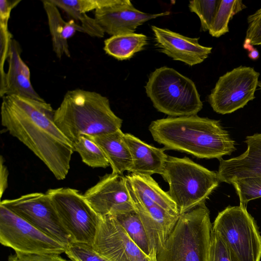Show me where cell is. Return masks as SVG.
I'll list each match as a JSON object with an SVG mask.
<instances>
[{
  "mask_svg": "<svg viewBox=\"0 0 261 261\" xmlns=\"http://www.w3.org/2000/svg\"><path fill=\"white\" fill-rule=\"evenodd\" d=\"M154 140L165 149L177 150L200 159H218L236 150L235 142L219 120L197 115L168 117L152 121Z\"/></svg>",
  "mask_w": 261,
  "mask_h": 261,
  "instance_id": "2",
  "label": "cell"
},
{
  "mask_svg": "<svg viewBox=\"0 0 261 261\" xmlns=\"http://www.w3.org/2000/svg\"><path fill=\"white\" fill-rule=\"evenodd\" d=\"M65 253L71 261H109L98 253L93 245L71 242L66 247Z\"/></svg>",
  "mask_w": 261,
  "mask_h": 261,
  "instance_id": "31",
  "label": "cell"
},
{
  "mask_svg": "<svg viewBox=\"0 0 261 261\" xmlns=\"http://www.w3.org/2000/svg\"><path fill=\"white\" fill-rule=\"evenodd\" d=\"M125 177L127 185L133 189L153 200L168 212L179 215L175 202L151 176L131 173Z\"/></svg>",
  "mask_w": 261,
  "mask_h": 261,
  "instance_id": "23",
  "label": "cell"
},
{
  "mask_svg": "<svg viewBox=\"0 0 261 261\" xmlns=\"http://www.w3.org/2000/svg\"><path fill=\"white\" fill-rule=\"evenodd\" d=\"M246 150L239 156L219 160L217 171L220 182L229 184L238 179L261 176V133L247 136Z\"/></svg>",
  "mask_w": 261,
  "mask_h": 261,
  "instance_id": "17",
  "label": "cell"
},
{
  "mask_svg": "<svg viewBox=\"0 0 261 261\" xmlns=\"http://www.w3.org/2000/svg\"><path fill=\"white\" fill-rule=\"evenodd\" d=\"M207 261H239L216 232L212 230Z\"/></svg>",
  "mask_w": 261,
  "mask_h": 261,
  "instance_id": "32",
  "label": "cell"
},
{
  "mask_svg": "<svg viewBox=\"0 0 261 261\" xmlns=\"http://www.w3.org/2000/svg\"><path fill=\"white\" fill-rule=\"evenodd\" d=\"M20 0L0 1V73L4 72V65L7 59L12 35L8 30V22L12 9Z\"/></svg>",
  "mask_w": 261,
  "mask_h": 261,
  "instance_id": "27",
  "label": "cell"
},
{
  "mask_svg": "<svg viewBox=\"0 0 261 261\" xmlns=\"http://www.w3.org/2000/svg\"><path fill=\"white\" fill-rule=\"evenodd\" d=\"M54 121L72 144L82 135L94 137L117 131L122 123L106 96L80 88L66 92L55 111Z\"/></svg>",
  "mask_w": 261,
  "mask_h": 261,
  "instance_id": "3",
  "label": "cell"
},
{
  "mask_svg": "<svg viewBox=\"0 0 261 261\" xmlns=\"http://www.w3.org/2000/svg\"><path fill=\"white\" fill-rule=\"evenodd\" d=\"M84 196L101 217L135 210L126 177L123 175L105 174L88 189Z\"/></svg>",
  "mask_w": 261,
  "mask_h": 261,
  "instance_id": "12",
  "label": "cell"
},
{
  "mask_svg": "<svg viewBox=\"0 0 261 261\" xmlns=\"http://www.w3.org/2000/svg\"><path fill=\"white\" fill-rule=\"evenodd\" d=\"M124 138L132 159L129 172L147 176L161 174L168 156L164 148L148 144L130 134H124Z\"/></svg>",
  "mask_w": 261,
  "mask_h": 261,
  "instance_id": "19",
  "label": "cell"
},
{
  "mask_svg": "<svg viewBox=\"0 0 261 261\" xmlns=\"http://www.w3.org/2000/svg\"><path fill=\"white\" fill-rule=\"evenodd\" d=\"M0 243L15 252L65 253L66 247L0 204Z\"/></svg>",
  "mask_w": 261,
  "mask_h": 261,
  "instance_id": "9",
  "label": "cell"
},
{
  "mask_svg": "<svg viewBox=\"0 0 261 261\" xmlns=\"http://www.w3.org/2000/svg\"><path fill=\"white\" fill-rule=\"evenodd\" d=\"M168 184V194L180 215L205 202L220 182L217 172L189 158L168 155L160 174Z\"/></svg>",
  "mask_w": 261,
  "mask_h": 261,
  "instance_id": "4",
  "label": "cell"
},
{
  "mask_svg": "<svg viewBox=\"0 0 261 261\" xmlns=\"http://www.w3.org/2000/svg\"><path fill=\"white\" fill-rule=\"evenodd\" d=\"M42 2L47 16L53 51L59 59L64 55L70 57L68 40L77 31L84 33L83 28L73 20H64L59 8L50 0Z\"/></svg>",
  "mask_w": 261,
  "mask_h": 261,
  "instance_id": "20",
  "label": "cell"
},
{
  "mask_svg": "<svg viewBox=\"0 0 261 261\" xmlns=\"http://www.w3.org/2000/svg\"><path fill=\"white\" fill-rule=\"evenodd\" d=\"M127 186L135 211L144 226L156 260L158 253L173 230L179 215L168 212L128 185Z\"/></svg>",
  "mask_w": 261,
  "mask_h": 261,
  "instance_id": "14",
  "label": "cell"
},
{
  "mask_svg": "<svg viewBox=\"0 0 261 261\" xmlns=\"http://www.w3.org/2000/svg\"><path fill=\"white\" fill-rule=\"evenodd\" d=\"M147 96L160 112L170 117L196 115L203 103L194 82L174 69H156L145 86Z\"/></svg>",
  "mask_w": 261,
  "mask_h": 261,
  "instance_id": "6",
  "label": "cell"
},
{
  "mask_svg": "<svg viewBox=\"0 0 261 261\" xmlns=\"http://www.w3.org/2000/svg\"><path fill=\"white\" fill-rule=\"evenodd\" d=\"M0 204L66 247L72 242L46 193L25 194L15 199L2 200Z\"/></svg>",
  "mask_w": 261,
  "mask_h": 261,
  "instance_id": "11",
  "label": "cell"
},
{
  "mask_svg": "<svg viewBox=\"0 0 261 261\" xmlns=\"http://www.w3.org/2000/svg\"><path fill=\"white\" fill-rule=\"evenodd\" d=\"M232 184L244 206L250 200L261 197V176L249 177L233 181Z\"/></svg>",
  "mask_w": 261,
  "mask_h": 261,
  "instance_id": "30",
  "label": "cell"
},
{
  "mask_svg": "<svg viewBox=\"0 0 261 261\" xmlns=\"http://www.w3.org/2000/svg\"><path fill=\"white\" fill-rule=\"evenodd\" d=\"M46 193L72 242L93 245L101 217L93 209L84 195L70 188L50 189Z\"/></svg>",
  "mask_w": 261,
  "mask_h": 261,
  "instance_id": "8",
  "label": "cell"
},
{
  "mask_svg": "<svg viewBox=\"0 0 261 261\" xmlns=\"http://www.w3.org/2000/svg\"><path fill=\"white\" fill-rule=\"evenodd\" d=\"M21 48L13 39L8 51L7 72L0 75V96L16 95L38 100H44L35 90L31 83L29 67L21 57Z\"/></svg>",
  "mask_w": 261,
  "mask_h": 261,
  "instance_id": "18",
  "label": "cell"
},
{
  "mask_svg": "<svg viewBox=\"0 0 261 261\" xmlns=\"http://www.w3.org/2000/svg\"><path fill=\"white\" fill-rule=\"evenodd\" d=\"M93 247L109 261H152L110 215L101 217Z\"/></svg>",
  "mask_w": 261,
  "mask_h": 261,
  "instance_id": "13",
  "label": "cell"
},
{
  "mask_svg": "<svg viewBox=\"0 0 261 261\" xmlns=\"http://www.w3.org/2000/svg\"><path fill=\"white\" fill-rule=\"evenodd\" d=\"M155 46L173 60L194 66L202 63L211 53L212 47L199 43V38H191L152 25Z\"/></svg>",
  "mask_w": 261,
  "mask_h": 261,
  "instance_id": "16",
  "label": "cell"
},
{
  "mask_svg": "<svg viewBox=\"0 0 261 261\" xmlns=\"http://www.w3.org/2000/svg\"><path fill=\"white\" fill-rule=\"evenodd\" d=\"M247 7L242 0H221L220 4L208 32L218 38L229 32L228 24L233 16Z\"/></svg>",
  "mask_w": 261,
  "mask_h": 261,
  "instance_id": "26",
  "label": "cell"
},
{
  "mask_svg": "<svg viewBox=\"0 0 261 261\" xmlns=\"http://www.w3.org/2000/svg\"><path fill=\"white\" fill-rule=\"evenodd\" d=\"M64 2L74 9L82 13H86L92 10L103 7L106 0H63Z\"/></svg>",
  "mask_w": 261,
  "mask_h": 261,
  "instance_id": "35",
  "label": "cell"
},
{
  "mask_svg": "<svg viewBox=\"0 0 261 261\" xmlns=\"http://www.w3.org/2000/svg\"><path fill=\"white\" fill-rule=\"evenodd\" d=\"M212 230L220 236L239 261L260 260L261 236L245 206H228L219 212Z\"/></svg>",
  "mask_w": 261,
  "mask_h": 261,
  "instance_id": "7",
  "label": "cell"
},
{
  "mask_svg": "<svg viewBox=\"0 0 261 261\" xmlns=\"http://www.w3.org/2000/svg\"><path fill=\"white\" fill-rule=\"evenodd\" d=\"M122 130L91 137L101 148L106 156L113 174L123 175L129 171L132 166L130 150L125 141Z\"/></svg>",
  "mask_w": 261,
  "mask_h": 261,
  "instance_id": "21",
  "label": "cell"
},
{
  "mask_svg": "<svg viewBox=\"0 0 261 261\" xmlns=\"http://www.w3.org/2000/svg\"><path fill=\"white\" fill-rule=\"evenodd\" d=\"M259 56V52L255 48L249 52L248 57L253 60H257Z\"/></svg>",
  "mask_w": 261,
  "mask_h": 261,
  "instance_id": "37",
  "label": "cell"
},
{
  "mask_svg": "<svg viewBox=\"0 0 261 261\" xmlns=\"http://www.w3.org/2000/svg\"><path fill=\"white\" fill-rule=\"evenodd\" d=\"M148 43L147 37L141 33H129L112 36L104 41L106 53L118 60L132 58Z\"/></svg>",
  "mask_w": 261,
  "mask_h": 261,
  "instance_id": "22",
  "label": "cell"
},
{
  "mask_svg": "<svg viewBox=\"0 0 261 261\" xmlns=\"http://www.w3.org/2000/svg\"><path fill=\"white\" fill-rule=\"evenodd\" d=\"M258 85L260 87V92H261V82H260L259 84H258Z\"/></svg>",
  "mask_w": 261,
  "mask_h": 261,
  "instance_id": "38",
  "label": "cell"
},
{
  "mask_svg": "<svg viewBox=\"0 0 261 261\" xmlns=\"http://www.w3.org/2000/svg\"><path fill=\"white\" fill-rule=\"evenodd\" d=\"M58 8L62 10L70 19L75 21L83 29L84 33L92 37L102 38L105 32L94 18L78 11L66 4L63 0H50Z\"/></svg>",
  "mask_w": 261,
  "mask_h": 261,
  "instance_id": "28",
  "label": "cell"
},
{
  "mask_svg": "<svg viewBox=\"0 0 261 261\" xmlns=\"http://www.w3.org/2000/svg\"><path fill=\"white\" fill-rule=\"evenodd\" d=\"M55 111L45 100L10 95L2 97L1 123L30 149L58 180L70 169L72 143L54 121Z\"/></svg>",
  "mask_w": 261,
  "mask_h": 261,
  "instance_id": "1",
  "label": "cell"
},
{
  "mask_svg": "<svg viewBox=\"0 0 261 261\" xmlns=\"http://www.w3.org/2000/svg\"><path fill=\"white\" fill-rule=\"evenodd\" d=\"M3 158L1 157V177H0V190L1 197L8 187V171L3 161Z\"/></svg>",
  "mask_w": 261,
  "mask_h": 261,
  "instance_id": "36",
  "label": "cell"
},
{
  "mask_svg": "<svg viewBox=\"0 0 261 261\" xmlns=\"http://www.w3.org/2000/svg\"><path fill=\"white\" fill-rule=\"evenodd\" d=\"M259 73L254 68L240 66L221 76L207 99L213 110L231 113L255 98Z\"/></svg>",
  "mask_w": 261,
  "mask_h": 261,
  "instance_id": "10",
  "label": "cell"
},
{
  "mask_svg": "<svg viewBox=\"0 0 261 261\" xmlns=\"http://www.w3.org/2000/svg\"><path fill=\"white\" fill-rule=\"evenodd\" d=\"M8 261H71L57 253H34L15 252L9 256Z\"/></svg>",
  "mask_w": 261,
  "mask_h": 261,
  "instance_id": "34",
  "label": "cell"
},
{
  "mask_svg": "<svg viewBox=\"0 0 261 261\" xmlns=\"http://www.w3.org/2000/svg\"><path fill=\"white\" fill-rule=\"evenodd\" d=\"M246 39L251 45H261V8L247 17Z\"/></svg>",
  "mask_w": 261,
  "mask_h": 261,
  "instance_id": "33",
  "label": "cell"
},
{
  "mask_svg": "<svg viewBox=\"0 0 261 261\" xmlns=\"http://www.w3.org/2000/svg\"><path fill=\"white\" fill-rule=\"evenodd\" d=\"M221 0H194L189 2L191 12L196 13L200 20L201 29L209 31L213 22Z\"/></svg>",
  "mask_w": 261,
  "mask_h": 261,
  "instance_id": "29",
  "label": "cell"
},
{
  "mask_svg": "<svg viewBox=\"0 0 261 261\" xmlns=\"http://www.w3.org/2000/svg\"><path fill=\"white\" fill-rule=\"evenodd\" d=\"M112 216L144 253L152 261H156L144 226L135 210Z\"/></svg>",
  "mask_w": 261,
  "mask_h": 261,
  "instance_id": "24",
  "label": "cell"
},
{
  "mask_svg": "<svg viewBox=\"0 0 261 261\" xmlns=\"http://www.w3.org/2000/svg\"><path fill=\"white\" fill-rule=\"evenodd\" d=\"M170 14L169 11L158 14L140 11L129 0H106L103 7L95 11L94 18L105 33L112 36L134 33L143 23Z\"/></svg>",
  "mask_w": 261,
  "mask_h": 261,
  "instance_id": "15",
  "label": "cell"
},
{
  "mask_svg": "<svg viewBox=\"0 0 261 261\" xmlns=\"http://www.w3.org/2000/svg\"><path fill=\"white\" fill-rule=\"evenodd\" d=\"M212 230L203 202L179 215L156 261H207Z\"/></svg>",
  "mask_w": 261,
  "mask_h": 261,
  "instance_id": "5",
  "label": "cell"
},
{
  "mask_svg": "<svg viewBox=\"0 0 261 261\" xmlns=\"http://www.w3.org/2000/svg\"><path fill=\"white\" fill-rule=\"evenodd\" d=\"M72 145L74 151L79 153L82 161L87 165L103 168L110 166L103 151L90 137L82 135Z\"/></svg>",
  "mask_w": 261,
  "mask_h": 261,
  "instance_id": "25",
  "label": "cell"
}]
</instances>
